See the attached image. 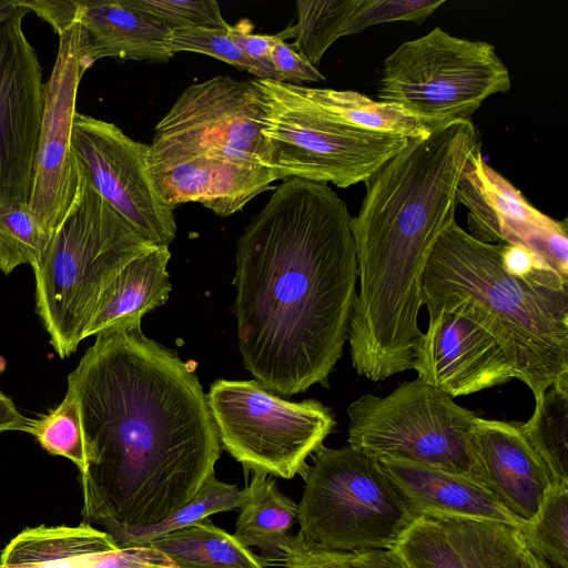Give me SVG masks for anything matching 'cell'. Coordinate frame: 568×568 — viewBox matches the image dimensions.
Here are the masks:
<instances>
[{"mask_svg": "<svg viewBox=\"0 0 568 568\" xmlns=\"http://www.w3.org/2000/svg\"><path fill=\"white\" fill-rule=\"evenodd\" d=\"M18 8V0H0V22L14 13Z\"/></svg>", "mask_w": 568, "mask_h": 568, "instance_id": "obj_42", "label": "cell"}, {"mask_svg": "<svg viewBox=\"0 0 568 568\" xmlns=\"http://www.w3.org/2000/svg\"><path fill=\"white\" fill-rule=\"evenodd\" d=\"M535 403L521 428L554 481L568 485V378L550 386Z\"/></svg>", "mask_w": 568, "mask_h": 568, "instance_id": "obj_28", "label": "cell"}, {"mask_svg": "<svg viewBox=\"0 0 568 568\" xmlns=\"http://www.w3.org/2000/svg\"><path fill=\"white\" fill-rule=\"evenodd\" d=\"M345 554L355 568H406L393 549Z\"/></svg>", "mask_w": 568, "mask_h": 568, "instance_id": "obj_40", "label": "cell"}, {"mask_svg": "<svg viewBox=\"0 0 568 568\" xmlns=\"http://www.w3.org/2000/svg\"><path fill=\"white\" fill-rule=\"evenodd\" d=\"M84 568H176L162 552L150 548L129 547L97 555Z\"/></svg>", "mask_w": 568, "mask_h": 568, "instance_id": "obj_38", "label": "cell"}, {"mask_svg": "<svg viewBox=\"0 0 568 568\" xmlns=\"http://www.w3.org/2000/svg\"><path fill=\"white\" fill-rule=\"evenodd\" d=\"M510 85L509 71L490 43L436 27L384 60L377 98L438 126L470 120L487 98Z\"/></svg>", "mask_w": 568, "mask_h": 568, "instance_id": "obj_8", "label": "cell"}, {"mask_svg": "<svg viewBox=\"0 0 568 568\" xmlns=\"http://www.w3.org/2000/svg\"><path fill=\"white\" fill-rule=\"evenodd\" d=\"M281 549L285 568H355L345 552L323 549L300 532L290 535Z\"/></svg>", "mask_w": 568, "mask_h": 568, "instance_id": "obj_36", "label": "cell"}, {"mask_svg": "<svg viewBox=\"0 0 568 568\" xmlns=\"http://www.w3.org/2000/svg\"><path fill=\"white\" fill-rule=\"evenodd\" d=\"M478 148L471 120L452 121L410 139L364 182L351 222L359 282L348 329L355 358L385 367L412 363L423 333L425 266L455 220L458 183Z\"/></svg>", "mask_w": 568, "mask_h": 568, "instance_id": "obj_3", "label": "cell"}, {"mask_svg": "<svg viewBox=\"0 0 568 568\" xmlns=\"http://www.w3.org/2000/svg\"><path fill=\"white\" fill-rule=\"evenodd\" d=\"M30 418L23 416L12 399L0 390V434L7 430L26 432Z\"/></svg>", "mask_w": 568, "mask_h": 568, "instance_id": "obj_41", "label": "cell"}, {"mask_svg": "<svg viewBox=\"0 0 568 568\" xmlns=\"http://www.w3.org/2000/svg\"><path fill=\"white\" fill-rule=\"evenodd\" d=\"M295 36V27H290L284 34L274 43L271 50V63L274 69L276 81L291 82H317L325 77L305 59L295 47L285 42V38Z\"/></svg>", "mask_w": 568, "mask_h": 568, "instance_id": "obj_37", "label": "cell"}, {"mask_svg": "<svg viewBox=\"0 0 568 568\" xmlns=\"http://www.w3.org/2000/svg\"><path fill=\"white\" fill-rule=\"evenodd\" d=\"M244 489L246 497L233 536L246 548L257 547L268 562L281 564V546L297 521V504L284 495L275 480L266 475L253 474Z\"/></svg>", "mask_w": 568, "mask_h": 568, "instance_id": "obj_25", "label": "cell"}, {"mask_svg": "<svg viewBox=\"0 0 568 568\" xmlns=\"http://www.w3.org/2000/svg\"><path fill=\"white\" fill-rule=\"evenodd\" d=\"M409 514L511 525L524 523L474 479L435 466L400 459L377 460Z\"/></svg>", "mask_w": 568, "mask_h": 568, "instance_id": "obj_21", "label": "cell"}, {"mask_svg": "<svg viewBox=\"0 0 568 568\" xmlns=\"http://www.w3.org/2000/svg\"><path fill=\"white\" fill-rule=\"evenodd\" d=\"M51 236L41 227L28 202L0 207V271L10 274L19 265L33 266Z\"/></svg>", "mask_w": 568, "mask_h": 568, "instance_id": "obj_31", "label": "cell"}, {"mask_svg": "<svg viewBox=\"0 0 568 568\" xmlns=\"http://www.w3.org/2000/svg\"><path fill=\"white\" fill-rule=\"evenodd\" d=\"M78 196L53 232L34 274L36 310L50 344L67 358L85 338L97 304L121 270L155 247L79 170Z\"/></svg>", "mask_w": 568, "mask_h": 568, "instance_id": "obj_5", "label": "cell"}, {"mask_svg": "<svg viewBox=\"0 0 568 568\" xmlns=\"http://www.w3.org/2000/svg\"><path fill=\"white\" fill-rule=\"evenodd\" d=\"M229 27L174 29L168 34L165 47L172 54L180 51L202 53L252 73L256 79L274 80L266 69L252 61L234 42Z\"/></svg>", "mask_w": 568, "mask_h": 568, "instance_id": "obj_33", "label": "cell"}, {"mask_svg": "<svg viewBox=\"0 0 568 568\" xmlns=\"http://www.w3.org/2000/svg\"><path fill=\"white\" fill-rule=\"evenodd\" d=\"M57 32L78 26V48L88 70L111 57L123 60L168 62L170 29L132 8L126 0H20Z\"/></svg>", "mask_w": 568, "mask_h": 568, "instance_id": "obj_18", "label": "cell"}, {"mask_svg": "<svg viewBox=\"0 0 568 568\" xmlns=\"http://www.w3.org/2000/svg\"><path fill=\"white\" fill-rule=\"evenodd\" d=\"M535 568H552L549 564H547L544 559L537 557Z\"/></svg>", "mask_w": 568, "mask_h": 568, "instance_id": "obj_43", "label": "cell"}, {"mask_svg": "<svg viewBox=\"0 0 568 568\" xmlns=\"http://www.w3.org/2000/svg\"><path fill=\"white\" fill-rule=\"evenodd\" d=\"M27 433L51 455L71 460L82 473L87 466L80 413L74 395L67 389L62 402L48 414L30 419Z\"/></svg>", "mask_w": 568, "mask_h": 568, "instance_id": "obj_32", "label": "cell"}, {"mask_svg": "<svg viewBox=\"0 0 568 568\" xmlns=\"http://www.w3.org/2000/svg\"><path fill=\"white\" fill-rule=\"evenodd\" d=\"M263 115V98L253 80L216 75L191 84L156 124L148 165L196 159L271 170Z\"/></svg>", "mask_w": 568, "mask_h": 568, "instance_id": "obj_11", "label": "cell"}, {"mask_svg": "<svg viewBox=\"0 0 568 568\" xmlns=\"http://www.w3.org/2000/svg\"><path fill=\"white\" fill-rule=\"evenodd\" d=\"M417 377L450 397L470 395L516 379L497 339L457 311H440L414 347Z\"/></svg>", "mask_w": 568, "mask_h": 568, "instance_id": "obj_16", "label": "cell"}, {"mask_svg": "<svg viewBox=\"0 0 568 568\" xmlns=\"http://www.w3.org/2000/svg\"><path fill=\"white\" fill-rule=\"evenodd\" d=\"M473 478L524 524L556 484L521 423L476 417L468 433Z\"/></svg>", "mask_w": 568, "mask_h": 568, "instance_id": "obj_19", "label": "cell"}, {"mask_svg": "<svg viewBox=\"0 0 568 568\" xmlns=\"http://www.w3.org/2000/svg\"><path fill=\"white\" fill-rule=\"evenodd\" d=\"M87 466L85 524L144 527L191 501L214 474L221 445L194 371L141 328L97 336L68 376Z\"/></svg>", "mask_w": 568, "mask_h": 568, "instance_id": "obj_1", "label": "cell"}, {"mask_svg": "<svg viewBox=\"0 0 568 568\" xmlns=\"http://www.w3.org/2000/svg\"><path fill=\"white\" fill-rule=\"evenodd\" d=\"M58 54L48 81L28 204L50 235L72 207L80 187L72 149V124L80 81L87 69L78 48V26L57 32Z\"/></svg>", "mask_w": 568, "mask_h": 568, "instance_id": "obj_14", "label": "cell"}, {"mask_svg": "<svg viewBox=\"0 0 568 568\" xmlns=\"http://www.w3.org/2000/svg\"><path fill=\"white\" fill-rule=\"evenodd\" d=\"M72 149L93 189L153 246L175 237L174 207L158 195L149 175V145L115 124L75 113Z\"/></svg>", "mask_w": 568, "mask_h": 568, "instance_id": "obj_12", "label": "cell"}, {"mask_svg": "<svg viewBox=\"0 0 568 568\" xmlns=\"http://www.w3.org/2000/svg\"><path fill=\"white\" fill-rule=\"evenodd\" d=\"M348 445L381 459L435 466L473 478L468 433L477 415L418 377L347 407Z\"/></svg>", "mask_w": 568, "mask_h": 568, "instance_id": "obj_9", "label": "cell"}, {"mask_svg": "<svg viewBox=\"0 0 568 568\" xmlns=\"http://www.w3.org/2000/svg\"><path fill=\"white\" fill-rule=\"evenodd\" d=\"M303 477L300 534L323 549L389 550L414 520L378 462L349 445L322 446Z\"/></svg>", "mask_w": 568, "mask_h": 568, "instance_id": "obj_7", "label": "cell"}, {"mask_svg": "<svg viewBox=\"0 0 568 568\" xmlns=\"http://www.w3.org/2000/svg\"><path fill=\"white\" fill-rule=\"evenodd\" d=\"M206 396L220 443L253 474L304 475L336 424L320 400L288 402L257 381L219 379Z\"/></svg>", "mask_w": 568, "mask_h": 568, "instance_id": "obj_10", "label": "cell"}, {"mask_svg": "<svg viewBox=\"0 0 568 568\" xmlns=\"http://www.w3.org/2000/svg\"><path fill=\"white\" fill-rule=\"evenodd\" d=\"M252 24L247 20H241L235 26L229 27V32L234 42L254 62L266 69L276 81V75L271 63V50L274 43L284 34H255Z\"/></svg>", "mask_w": 568, "mask_h": 568, "instance_id": "obj_39", "label": "cell"}, {"mask_svg": "<svg viewBox=\"0 0 568 568\" xmlns=\"http://www.w3.org/2000/svg\"><path fill=\"white\" fill-rule=\"evenodd\" d=\"M18 3L0 22V207L29 201L44 100L42 68L22 27L30 11Z\"/></svg>", "mask_w": 568, "mask_h": 568, "instance_id": "obj_13", "label": "cell"}, {"mask_svg": "<svg viewBox=\"0 0 568 568\" xmlns=\"http://www.w3.org/2000/svg\"><path fill=\"white\" fill-rule=\"evenodd\" d=\"M148 168L158 195L168 205L196 202L223 217L241 211L276 181L270 169L247 162L190 159Z\"/></svg>", "mask_w": 568, "mask_h": 568, "instance_id": "obj_20", "label": "cell"}, {"mask_svg": "<svg viewBox=\"0 0 568 568\" xmlns=\"http://www.w3.org/2000/svg\"><path fill=\"white\" fill-rule=\"evenodd\" d=\"M351 222L327 184L291 178L237 241L239 348L273 393L326 386L343 355L358 280Z\"/></svg>", "mask_w": 568, "mask_h": 568, "instance_id": "obj_2", "label": "cell"}, {"mask_svg": "<svg viewBox=\"0 0 568 568\" xmlns=\"http://www.w3.org/2000/svg\"><path fill=\"white\" fill-rule=\"evenodd\" d=\"M444 3L445 0H297L293 45L315 65L342 37L385 22L420 24Z\"/></svg>", "mask_w": 568, "mask_h": 568, "instance_id": "obj_22", "label": "cell"}, {"mask_svg": "<svg viewBox=\"0 0 568 568\" xmlns=\"http://www.w3.org/2000/svg\"><path fill=\"white\" fill-rule=\"evenodd\" d=\"M500 262L510 275L552 288H568V281L545 260L524 246L500 244Z\"/></svg>", "mask_w": 568, "mask_h": 568, "instance_id": "obj_35", "label": "cell"}, {"mask_svg": "<svg viewBox=\"0 0 568 568\" xmlns=\"http://www.w3.org/2000/svg\"><path fill=\"white\" fill-rule=\"evenodd\" d=\"M253 81L263 98V135L276 180L345 189L365 182L410 140L355 128L311 100L302 85Z\"/></svg>", "mask_w": 568, "mask_h": 568, "instance_id": "obj_6", "label": "cell"}, {"mask_svg": "<svg viewBox=\"0 0 568 568\" xmlns=\"http://www.w3.org/2000/svg\"><path fill=\"white\" fill-rule=\"evenodd\" d=\"M116 549L111 535L85 523L41 525L9 541L0 554V568H84L97 555Z\"/></svg>", "mask_w": 568, "mask_h": 568, "instance_id": "obj_24", "label": "cell"}, {"mask_svg": "<svg viewBox=\"0 0 568 568\" xmlns=\"http://www.w3.org/2000/svg\"><path fill=\"white\" fill-rule=\"evenodd\" d=\"M135 10L161 22L170 30L182 28H219L230 24L214 0H126Z\"/></svg>", "mask_w": 568, "mask_h": 568, "instance_id": "obj_34", "label": "cell"}, {"mask_svg": "<svg viewBox=\"0 0 568 568\" xmlns=\"http://www.w3.org/2000/svg\"><path fill=\"white\" fill-rule=\"evenodd\" d=\"M456 201L468 210V233L473 237L489 244L524 246L568 281L566 221H556L535 209L485 162L481 148L471 154L462 173Z\"/></svg>", "mask_w": 568, "mask_h": 568, "instance_id": "obj_15", "label": "cell"}, {"mask_svg": "<svg viewBox=\"0 0 568 568\" xmlns=\"http://www.w3.org/2000/svg\"><path fill=\"white\" fill-rule=\"evenodd\" d=\"M146 546L162 552L176 568H265L270 565L211 521L168 532Z\"/></svg>", "mask_w": 568, "mask_h": 568, "instance_id": "obj_26", "label": "cell"}, {"mask_svg": "<svg viewBox=\"0 0 568 568\" xmlns=\"http://www.w3.org/2000/svg\"><path fill=\"white\" fill-rule=\"evenodd\" d=\"M406 568H535L518 527L471 518H415L393 548Z\"/></svg>", "mask_w": 568, "mask_h": 568, "instance_id": "obj_17", "label": "cell"}, {"mask_svg": "<svg viewBox=\"0 0 568 568\" xmlns=\"http://www.w3.org/2000/svg\"><path fill=\"white\" fill-rule=\"evenodd\" d=\"M245 497V489L240 490L236 485L223 483L213 475L191 501L163 520L151 526L118 528L108 534L119 548L146 546L168 532L201 523L213 514L239 510Z\"/></svg>", "mask_w": 568, "mask_h": 568, "instance_id": "obj_29", "label": "cell"}, {"mask_svg": "<svg viewBox=\"0 0 568 568\" xmlns=\"http://www.w3.org/2000/svg\"><path fill=\"white\" fill-rule=\"evenodd\" d=\"M520 530L532 554L552 568H568V485L554 484Z\"/></svg>", "mask_w": 568, "mask_h": 568, "instance_id": "obj_30", "label": "cell"}, {"mask_svg": "<svg viewBox=\"0 0 568 568\" xmlns=\"http://www.w3.org/2000/svg\"><path fill=\"white\" fill-rule=\"evenodd\" d=\"M302 89L324 110L362 130L415 139L436 128L394 103L375 101L355 91L307 87Z\"/></svg>", "mask_w": 568, "mask_h": 568, "instance_id": "obj_27", "label": "cell"}, {"mask_svg": "<svg viewBox=\"0 0 568 568\" xmlns=\"http://www.w3.org/2000/svg\"><path fill=\"white\" fill-rule=\"evenodd\" d=\"M170 257L169 246H155L128 263L102 293L85 338L140 328L142 316L162 306L170 296Z\"/></svg>", "mask_w": 568, "mask_h": 568, "instance_id": "obj_23", "label": "cell"}, {"mask_svg": "<svg viewBox=\"0 0 568 568\" xmlns=\"http://www.w3.org/2000/svg\"><path fill=\"white\" fill-rule=\"evenodd\" d=\"M422 302L429 316L457 311L485 327L535 399L568 378V288L510 275L500 244L476 240L456 220L427 260Z\"/></svg>", "mask_w": 568, "mask_h": 568, "instance_id": "obj_4", "label": "cell"}]
</instances>
